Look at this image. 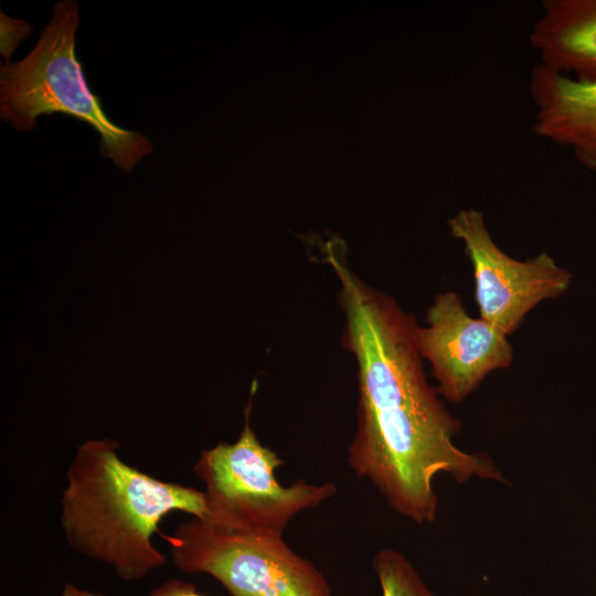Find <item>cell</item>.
Wrapping results in <instances>:
<instances>
[{
	"label": "cell",
	"instance_id": "cell-2",
	"mask_svg": "<svg viewBox=\"0 0 596 596\" xmlns=\"http://www.w3.org/2000/svg\"><path fill=\"white\" fill-rule=\"evenodd\" d=\"M111 439L81 445L67 470L62 524L79 553L109 565L126 582L166 563L151 535L172 511L202 518L204 492L164 482L125 464Z\"/></svg>",
	"mask_w": 596,
	"mask_h": 596
},
{
	"label": "cell",
	"instance_id": "cell-3",
	"mask_svg": "<svg viewBox=\"0 0 596 596\" xmlns=\"http://www.w3.org/2000/svg\"><path fill=\"white\" fill-rule=\"evenodd\" d=\"M78 3L58 1L33 50L0 66V117L19 131H31L42 115L63 114L89 125L99 135V153L125 172L152 152L137 130L117 126L89 88L76 55Z\"/></svg>",
	"mask_w": 596,
	"mask_h": 596
},
{
	"label": "cell",
	"instance_id": "cell-6",
	"mask_svg": "<svg viewBox=\"0 0 596 596\" xmlns=\"http://www.w3.org/2000/svg\"><path fill=\"white\" fill-rule=\"evenodd\" d=\"M447 225L471 263L480 318L503 334L513 333L541 301L568 289L572 274L547 253L525 260L505 254L493 241L482 212L460 210Z\"/></svg>",
	"mask_w": 596,
	"mask_h": 596
},
{
	"label": "cell",
	"instance_id": "cell-8",
	"mask_svg": "<svg viewBox=\"0 0 596 596\" xmlns=\"http://www.w3.org/2000/svg\"><path fill=\"white\" fill-rule=\"evenodd\" d=\"M529 91L535 107L532 131L568 149L596 172V81L582 82L534 65Z\"/></svg>",
	"mask_w": 596,
	"mask_h": 596
},
{
	"label": "cell",
	"instance_id": "cell-11",
	"mask_svg": "<svg viewBox=\"0 0 596 596\" xmlns=\"http://www.w3.org/2000/svg\"><path fill=\"white\" fill-rule=\"evenodd\" d=\"M0 31V53L6 62H10L20 43L31 36L33 26L25 20L10 18L1 11Z\"/></svg>",
	"mask_w": 596,
	"mask_h": 596
},
{
	"label": "cell",
	"instance_id": "cell-12",
	"mask_svg": "<svg viewBox=\"0 0 596 596\" xmlns=\"http://www.w3.org/2000/svg\"><path fill=\"white\" fill-rule=\"evenodd\" d=\"M150 596H206L200 593L196 587L180 579H169L153 588Z\"/></svg>",
	"mask_w": 596,
	"mask_h": 596
},
{
	"label": "cell",
	"instance_id": "cell-4",
	"mask_svg": "<svg viewBox=\"0 0 596 596\" xmlns=\"http://www.w3.org/2000/svg\"><path fill=\"white\" fill-rule=\"evenodd\" d=\"M163 539L179 570L211 575L231 596H333L323 574L283 534L192 517Z\"/></svg>",
	"mask_w": 596,
	"mask_h": 596
},
{
	"label": "cell",
	"instance_id": "cell-7",
	"mask_svg": "<svg viewBox=\"0 0 596 596\" xmlns=\"http://www.w3.org/2000/svg\"><path fill=\"white\" fill-rule=\"evenodd\" d=\"M423 359L432 368L437 392L453 403L462 402L491 372L512 363L513 348L488 321L472 318L454 291L435 297L426 326L417 327Z\"/></svg>",
	"mask_w": 596,
	"mask_h": 596
},
{
	"label": "cell",
	"instance_id": "cell-9",
	"mask_svg": "<svg viewBox=\"0 0 596 596\" xmlns=\"http://www.w3.org/2000/svg\"><path fill=\"white\" fill-rule=\"evenodd\" d=\"M529 42L544 67L596 81V0H544Z\"/></svg>",
	"mask_w": 596,
	"mask_h": 596
},
{
	"label": "cell",
	"instance_id": "cell-1",
	"mask_svg": "<svg viewBox=\"0 0 596 596\" xmlns=\"http://www.w3.org/2000/svg\"><path fill=\"white\" fill-rule=\"evenodd\" d=\"M317 246L340 284L343 342L358 365L356 428L348 448L356 477L417 524L436 519L434 479L439 473L458 483L472 478L503 482L487 454L455 445L460 422L427 381L414 315L350 268L342 237L329 233Z\"/></svg>",
	"mask_w": 596,
	"mask_h": 596
},
{
	"label": "cell",
	"instance_id": "cell-5",
	"mask_svg": "<svg viewBox=\"0 0 596 596\" xmlns=\"http://www.w3.org/2000/svg\"><path fill=\"white\" fill-rule=\"evenodd\" d=\"M252 404L234 444L219 443L201 453L194 471L205 483L211 521L275 534H283L299 512L317 507L336 493L331 482L297 480L288 487L277 481L275 470L284 464L264 446L249 425Z\"/></svg>",
	"mask_w": 596,
	"mask_h": 596
},
{
	"label": "cell",
	"instance_id": "cell-13",
	"mask_svg": "<svg viewBox=\"0 0 596 596\" xmlns=\"http://www.w3.org/2000/svg\"><path fill=\"white\" fill-rule=\"evenodd\" d=\"M61 596H103L100 594L92 593L86 589L78 588L74 585H65Z\"/></svg>",
	"mask_w": 596,
	"mask_h": 596
},
{
	"label": "cell",
	"instance_id": "cell-10",
	"mask_svg": "<svg viewBox=\"0 0 596 596\" xmlns=\"http://www.w3.org/2000/svg\"><path fill=\"white\" fill-rule=\"evenodd\" d=\"M382 596H435L411 562L392 549L380 550L373 558Z\"/></svg>",
	"mask_w": 596,
	"mask_h": 596
}]
</instances>
